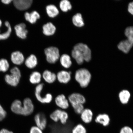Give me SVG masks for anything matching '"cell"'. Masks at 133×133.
I'll return each mask as SVG.
<instances>
[{
	"instance_id": "obj_16",
	"label": "cell",
	"mask_w": 133,
	"mask_h": 133,
	"mask_svg": "<svg viewBox=\"0 0 133 133\" xmlns=\"http://www.w3.org/2000/svg\"><path fill=\"white\" fill-rule=\"evenodd\" d=\"M81 120L85 124H89L93 119V113L91 110L88 108L84 109L80 114Z\"/></svg>"
},
{
	"instance_id": "obj_35",
	"label": "cell",
	"mask_w": 133,
	"mask_h": 133,
	"mask_svg": "<svg viewBox=\"0 0 133 133\" xmlns=\"http://www.w3.org/2000/svg\"><path fill=\"white\" fill-rule=\"evenodd\" d=\"M7 113L0 104V121H2L6 117Z\"/></svg>"
},
{
	"instance_id": "obj_25",
	"label": "cell",
	"mask_w": 133,
	"mask_h": 133,
	"mask_svg": "<svg viewBox=\"0 0 133 133\" xmlns=\"http://www.w3.org/2000/svg\"><path fill=\"white\" fill-rule=\"evenodd\" d=\"M4 24L6 29L4 32L1 31L0 30V40L7 39L10 36L12 31L11 26L9 22H5Z\"/></svg>"
},
{
	"instance_id": "obj_38",
	"label": "cell",
	"mask_w": 133,
	"mask_h": 133,
	"mask_svg": "<svg viewBox=\"0 0 133 133\" xmlns=\"http://www.w3.org/2000/svg\"><path fill=\"white\" fill-rule=\"evenodd\" d=\"M0 133H14L12 131H10L7 129H3L0 130Z\"/></svg>"
},
{
	"instance_id": "obj_19",
	"label": "cell",
	"mask_w": 133,
	"mask_h": 133,
	"mask_svg": "<svg viewBox=\"0 0 133 133\" xmlns=\"http://www.w3.org/2000/svg\"><path fill=\"white\" fill-rule=\"evenodd\" d=\"M110 121V118L109 116L105 114H99L96 116L95 119V121L96 123L102 124L104 126L109 125Z\"/></svg>"
},
{
	"instance_id": "obj_32",
	"label": "cell",
	"mask_w": 133,
	"mask_h": 133,
	"mask_svg": "<svg viewBox=\"0 0 133 133\" xmlns=\"http://www.w3.org/2000/svg\"><path fill=\"white\" fill-rule=\"evenodd\" d=\"M69 117V114L66 111L62 110L60 116L59 121L61 124L64 125L67 123Z\"/></svg>"
},
{
	"instance_id": "obj_30",
	"label": "cell",
	"mask_w": 133,
	"mask_h": 133,
	"mask_svg": "<svg viewBox=\"0 0 133 133\" xmlns=\"http://www.w3.org/2000/svg\"><path fill=\"white\" fill-rule=\"evenodd\" d=\"M71 133H87V130L83 124H78L71 129Z\"/></svg>"
},
{
	"instance_id": "obj_4",
	"label": "cell",
	"mask_w": 133,
	"mask_h": 133,
	"mask_svg": "<svg viewBox=\"0 0 133 133\" xmlns=\"http://www.w3.org/2000/svg\"><path fill=\"white\" fill-rule=\"evenodd\" d=\"M44 87V83L36 86L35 89V95L36 99L41 104H49L52 102L53 99L52 94L50 93L42 95V91Z\"/></svg>"
},
{
	"instance_id": "obj_31",
	"label": "cell",
	"mask_w": 133,
	"mask_h": 133,
	"mask_svg": "<svg viewBox=\"0 0 133 133\" xmlns=\"http://www.w3.org/2000/svg\"><path fill=\"white\" fill-rule=\"evenodd\" d=\"M10 65L9 62L7 60L5 59H0V71L6 72L8 70Z\"/></svg>"
},
{
	"instance_id": "obj_20",
	"label": "cell",
	"mask_w": 133,
	"mask_h": 133,
	"mask_svg": "<svg viewBox=\"0 0 133 133\" xmlns=\"http://www.w3.org/2000/svg\"><path fill=\"white\" fill-rule=\"evenodd\" d=\"M131 94L127 90L124 89L119 93L118 97L119 101L123 104L128 103L131 97Z\"/></svg>"
},
{
	"instance_id": "obj_10",
	"label": "cell",
	"mask_w": 133,
	"mask_h": 133,
	"mask_svg": "<svg viewBox=\"0 0 133 133\" xmlns=\"http://www.w3.org/2000/svg\"><path fill=\"white\" fill-rule=\"evenodd\" d=\"M35 125L43 131L45 130L48 125V120L45 115L42 113H38L34 116Z\"/></svg>"
},
{
	"instance_id": "obj_6",
	"label": "cell",
	"mask_w": 133,
	"mask_h": 133,
	"mask_svg": "<svg viewBox=\"0 0 133 133\" xmlns=\"http://www.w3.org/2000/svg\"><path fill=\"white\" fill-rule=\"evenodd\" d=\"M44 53L46 60L50 64H55L59 59V51L56 47L51 46L46 48L44 50Z\"/></svg>"
},
{
	"instance_id": "obj_5",
	"label": "cell",
	"mask_w": 133,
	"mask_h": 133,
	"mask_svg": "<svg viewBox=\"0 0 133 133\" xmlns=\"http://www.w3.org/2000/svg\"><path fill=\"white\" fill-rule=\"evenodd\" d=\"M10 74H6L5 80L7 84L13 87H16L19 84L21 77V71L19 68L14 67L10 70Z\"/></svg>"
},
{
	"instance_id": "obj_3",
	"label": "cell",
	"mask_w": 133,
	"mask_h": 133,
	"mask_svg": "<svg viewBox=\"0 0 133 133\" xmlns=\"http://www.w3.org/2000/svg\"><path fill=\"white\" fill-rule=\"evenodd\" d=\"M125 35L127 39L121 42L118 45L120 50L125 54L128 53L133 46V26H129L126 29Z\"/></svg>"
},
{
	"instance_id": "obj_21",
	"label": "cell",
	"mask_w": 133,
	"mask_h": 133,
	"mask_svg": "<svg viewBox=\"0 0 133 133\" xmlns=\"http://www.w3.org/2000/svg\"><path fill=\"white\" fill-rule=\"evenodd\" d=\"M25 64L26 67L29 69H34L38 64L37 58L34 55H31L25 61Z\"/></svg>"
},
{
	"instance_id": "obj_22",
	"label": "cell",
	"mask_w": 133,
	"mask_h": 133,
	"mask_svg": "<svg viewBox=\"0 0 133 133\" xmlns=\"http://www.w3.org/2000/svg\"><path fill=\"white\" fill-rule=\"evenodd\" d=\"M24 17L26 21L32 24L35 23L40 17L39 13L36 11H33L31 13L26 12L24 14Z\"/></svg>"
},
{
	"instance_id": "obj_9",
	"label": "cell",
	"mask_w": 133,
	"mask_h": 133,
	"mask_svg": "<svg viewBox=\"0 0 133 133\" xmlns=\"http://www.w3.org/2000/svg\"><path fill=\"white\" fill-rule=\"evenodd\" d=\"M35 106L32 100L29 97L25 98L22 102V115L27 116L34 112Z\"/></svg>"
},
{
	"instance_id": "obj_14",
	"label": "cell",
	"mask_w": 133,
	"mask_h": 133,
	"mask_svg": "<svg viewBox=\"0 0 133 133\" xmlns=\"http://www.w3.org/2000/svg\"><path fill=\"white\" fill-rule=\"evenodd\" d=\"M42 75V79L48 84H52L57 80L56 74L48 70L43 71Z\"/></svg>"
},
{
	"instance_id": "obj_23",
	"label": "cell",
	"mask_w": 133,
	"mask_h": 133,
	"mask_svg": "<svg viewBox=\"0 0 133 133\" xmlns=\"http://www.w3.org/2000/svg\"><path fill=\"white\" fill-rule=\"evenodd\" d=\"M43 33L46 36L52 35L56 31V28L52 23L49 22L43 26Z\"/></svg>"
},
{
	"instance_id": "obj_39",
	"label": "cell",
	"mask_w": 133,
	"mask_h": 133,
	"mask_svg": "<svg viewBox=\"0 0 133 133\" xmlns=\"http://www.w3.org/2000/svg\"><path fill=\"white\" fill-rule=\"evenodd\" d=\"M13 1L12 0H2L1 1L4 4L8 5Z\"/></svg>"
},
{
	"instance_id": "obj_7",
	"label": "cell",
	"mask_w": 133,
	"mask_h": 133,
	"mask_svg": "<svg viewBox=\"0 0 133 133\" xmlns=\"http://www.w3.org/2000/svg\"><path fill=\"white\" fill-rule=\"evenodd\" d=\"M54 102L59 109L62 110H66L70 105L68 98L63 94L58 95L56 96L55 98Z\"/></svg>"
},
{
	"instance_id": "obj_17",
	"label": "cell",
	"mask_w": 133,
	"mask_h": 133,
	"mask_svg": "<svg viewBox=\"0 0 133 133\" xmlns=\"http://www.w3.org/2000/svg\"><path fill=\"white\" fill-rule=\"evenodd\" d=\"M42 79V74L37 71H35L31 72L29 79V82L31 84L36 85L41 84Z\"/></svg>"
},
{
	"instance_id": "obj_11",
	"label": "cell",
	"mask_w": 133,
	"mask_h": 133,
	"mask_svg": "<svg viewBox=\"0 0 133 133\" xmlns=\"http://www.w3.org/2000/svg\"><path fill=\"white\" fill-rule=\"evenodd\" d=\"M56 75L57 81L63 84H67L71 79V73L70 71L61 70L58 72Z\"/></svg>"
},
{
	"instance_id": "obj_12",
	"label": "cell",
	"mask_w": 133,
	"mask_h": 133,
	"mask_svg": "<svg viewBox=\"0 0 133 133\" xmlns=\"http://www.w3.org/2000/svg\"><path fill=\"white\" fill-rule=\"evenodd\" d=\"M13 4L17 9L21 11H24L30 7L32 3V0H15Z\"/></svg>"
},
{
	"instance_id": "obj_33",
	"label": "cell",
	"mask_w": 133,
	"mask_h": 133,
	"mask_svg": "<svg viewBox=\"0 0 133 133\" xmlns=\"http://www.w3.org/2000/svg\"><path fill=\"white\" fill-rule=\"evenodd\" d=\"M74 112L76 114L80 115L85 109L84 104H80L72 106Z\"/></svg>"
},
{
	"instance_id": "obj_37",
	"label": "cell",
	"mask_w": 133,
	"mask_h": 133,
	"mask_svg": "<svg viewBox=\"0 0 133 133\" xmlns=\"http://www.w3.org/2000/svg\"><path fill=\"white\" fill-rule=\"evenodd\" d=\"M128 10L130 13L133 15V2L130 3L129 4Z\"/></svg>"
},
{
	"instance_id": "obj_29",
	"label": "cell",
	"mask_w": 133,
	"mask_h": 133,
	"mask_svg": "<svg viewBox=\"0 0 133 133\" xmlns=\"http://www.w3.org/2000/svg\"><path fill=\"white\" fill-rule=\"evenodd\" d=\"M62 110L59 109H56L50 114V119L55 123L59 122L60 116Z\"/></svg>"
},
{
	"instance_id": "obj_36",
	"label": "cell",
	"mask_w": 133,
	"mask_h": 133,
	"mask_svg": "<svg viewBox=\"0 0 133 133\" xmlns=\"http://www.w3.org/2000/svg\"><path fill=\"white\" fill-rule=\"evenodd\" d=\"M120 133H133V131L131 127L125 126L121 128Z\"/></svg>"
},
{
	"instance_id": "obj_26",
	"label": "cell",
	"mask_w": 133,
	"mask_h": 133,
	"mask_svg": "<svg viewBox=\"0 0 133 133\" xmlns=\"http://www.w3.org/2000/svg\"><path fill=\"white\" fill-rule=\"evenodd\" d=\"M46 13L50 17L54 18L59 14V11L56 6L54 5H49L46 8Z\"/></svg>"
},
{
	"instance_id": "obj_40",
	"label": "cell",
	"mask_w": 133,
	"mask_h": 133,
	"mask_svg": "<svg viewBox=\"0 0 133 133\" xmlns=\"http://www.w3.org/2000/svg\"><path fill=\"white\" fill-rule=\"evenodd\" d=\"M2 21L1 20V19H0V28H1L2 25Z\"/></svg>"
},
{
	"instance_id": "obj_18",
	"label": "cell",
	"mask_w": 133,
	"mask_h": 133,
	"mask_svg": "<svg viewBox=\"0 0 133 133\" xmlns=\"http://www.w3.org/2000/svg\"><path fill=\"white\" fill-rule=\"evenodd\" d=\"M11 109L14 114L22 115V102L19 99H16L11 104Z\"/></svg>"
},
{
	"instance_id": "obj_34",
	"label": "cell",
	"mask_w": 133,
	"mask_h": 133,
	"mask_svg": "<svg viewBox=\"0 0 133 133\" xmlns=\"http://www.w3.org/2000/svg\"><path fill=\"white\" fill-rule=\"evenodd\" d=\"M29 133H44L43 131L35 125H33L30 128Z\"/></svg>"
},
{
	"instance_id": "obj_2",
	"label": "cell",
	"mask_w": 133,
	"mask_h": 133,
	"mask_svg": "<svg viewBox=\"0 0 133 133\" xmlns=\"http://www.w3.org/2000/svg\"><path fill=\"white\" fill-rule=\"evenodd\" d=\"M74 78L81 88H85L89 85L91 79V75L88 70L85 68L78 69L75 73Z\"/></svg>"
},
{
	"instance_id": "obj_15",
	"label": "cell",
	"mask_w": 133,
	"mask_h": 133,
	"mask_svg": "<svg viewBox=\"0 0 133 133\" xmlns=\"http://www.w3.org/2000/svg\"><path fill=\"white\" fill-rule=\"evenodd\" d=\"M11 62L16 65H20L24 61V58L23 54L19 51L13 52L11 54Z\"/></svg>"
},
{
	"instance_id": "obj_13",
	"label": "cell",
	"mask_w": 133,
	"mask_h": 133,
	"mask_svg": "<svg viewBox=\"0 0 133 133\" xmlns=\"http://www.w3.org/2000/svg\"><path fill=\"white\" fill-rule=\"evenodd\" d=\"M14 29L17 36L21 39H25L27 36L28 31L26 29V24L22 23L16 25Z\"/></svg>"
},
{
	"instance_id": "obj_24",
	"label": "cell",
	"mask_w": 133,
	"mask_h": 133,
	"mask_svg": "<svg viewBox=\"0 0 133 133\" xmlns=\"http://www.w3.org/2000/svg\"><path fill=\"white\" fill-rule=\"evenodd\" d=\"M60 62L61 66L66 69H69L72 65L71 58L69 55L64 54L60 58Z\"/></svg>"
},
{
	"instance_id": "obj_28",
	"label": "cell",
	"mask_w": 133,
	"mask_h": 133,
	"mask_svg": "<svg viewBox=\"0 0 133 133\" xmlns=\"http://www.w3.org/2000/svg\"><path fill=\"white\" fill-rule=\"evenodd\" d=\"M60 8L62 11L67 12L72 8L71 3L68 0H63L61 1L59 4Z\"/></svg>"
},
{
	"instance_id": "obj_27",
	"label": "cell",
	"mask_w": 133,
	"mask_h": 133,
	"mask_svg": "<svg viewBox=\"0 0 133 133\" xmlns=\"http://www.w3.org/2000/svg\"><path fill=\"white\" fill-rule=\"evenodd\" d=\"M72 21L75 25L77 27H81L84 25L82 15L81 13H77L73 16Z\"/></svg>"
},
{
	"instance_id": "obj_1",
	"label": "cell",
	"mask_w": 133,
	"mask_h": 133,
	"mask_svg": "<svg viewBox=\"0 0 133 133\" xmlns=\"http://www.w3.org/2000/svg\"><path fill=\"white\" fill-rule=\"evenodd\" d=\"M71 56L78 64L81 65L84 61L88 62L91 60V51L87 45L78 43L74 46Z\"/></svg>"
},
{
	"instance_id": "obj_8",
	"label": "cell",
	"mask_w": 133,
	"mask_h": 133,
	"mask_svg": "<svg viewBox=\"0 0 133 133\" xmlns=\"http://www.w3.org/2000/svg\"><path fill=\"white\" fill-rule=\"evenodd\" d=\"M68 98L71 106L80 104L84 105L86 101L84 96L79 93H73L70 95Z\"/></svg>"
}]
</instances>
